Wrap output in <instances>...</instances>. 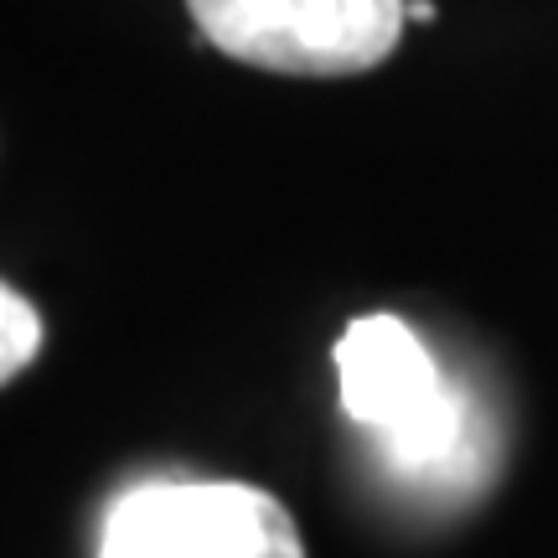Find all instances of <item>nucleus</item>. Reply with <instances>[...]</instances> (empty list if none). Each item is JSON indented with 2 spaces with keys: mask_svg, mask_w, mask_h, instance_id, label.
<instances>
[{
  "mask_svg": "<svg viewBox=\"0 0 558 558\" xmlns=\"http://www.w3.org/2000/svg\"><path fill=\"white\" fill-rule=\"evenodd\" d=\"M409 0H186L233 62L295 78H347L393 58Z\"/></svg>",
  "mask_w": 558,
  "mask_h": 558,
  "instance_id": "1",
  "label": "nucleus"
},
{
  "mask_svg": "<svg viewBox=\"0 0 558 558\" xmlns=\"http://www.w3.org/2000/svg\"><path fill=\"white\" fill-rule=\"evenodd\" d=\"M403 16L409 21H435V5H429V0H409V5H403Z\"/></svg>",
  "mask_w": 558,
  "mask_h": 558,
  "instance_id": "5",
  "label": "nucleus"
},
{
  "mask_svg": "<svg viewBox=\"0 0 558 558\" xmlns=\"http://www.w3.org/2000/svg\"><path fill=\"white\" fill-rule=\"evenodd\" d=\"M99 558H305V543L264 486L150 481L109 507Z\"/></svg>",
  "mask_w": 558,
  "mask_h": 558,
  "instance_id": "2",
  "label": "nucleus"
},
{
  "mask_svg": "<svg viewBox=\"0 0 558 558\" xmlns=\"http://www.w3.org/2000/svg\"><path fill=\"white\" fill-rule=\"evenodd\" d=\"M341 409L373 429L393 465H439L456 456L465 403L435 352L399 316H362L337 341Z\"/></svg>",
  "mask_w": 558,
  "mask_h": 558,
  "instance_id": "3",
  "label": "nucleus"
},
{
  "mask_svg": "<svg viewBox=\"0 0 558 558\" xmlns=\"http://www.w3.org/2000/svg\"><path fill=\"white\" fill-rule=\"evenodd\" d=\"M41 352V316L37 305L11 290L5 279H0V388L11 378H21Z\"/></svg>",
  "mask_w": 558,
  "mask_h": 558,
  "instance_id": "4",
  "label": "nucleus"
}]
</instances>
